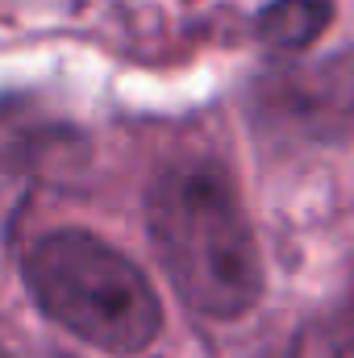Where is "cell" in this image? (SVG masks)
Segmentation results:
<instances>
[{"instance_id": "6da1fadb", "label": "cell", "mask_w": 354, "mask_h": 358, "mask_svg": "<svg viewBox=\"0 0 354 358\" xmlns=\"http://www.w3.org/2000/svg\"><path fill=\"white\" fill-rule=\"evenodd\" d=\"M146 234L176 296L208 321H238L263 296L255 229L225 171L176 163L146 196Z\"/></svg>"}, {"instance_id": "7a4b0ae2", "label": "cell", "mask_w": 354, "mask_h": 358, "mask_svg": "<svg viewBox=\"0 0 354 358\" xmlns=\"http://www.w3.org/2000/svg\"><path fill=\"white\" fill-rule=\"evenodd\" d=\"M21 271L34 304L100 355L134 358L163 329L159 296L146 275L88 229L42 234L25 250Z\"/></svg>"}, {"instance_id": "3957f363", "label": "cell", "mask_w": 354, "mask_h": 358, "mask_svg": "<svg viewBox=\"0 0 354 358\" xmlns=\"http://www.w3.org/2000/svg\"><path fill=\"white\" fill-rule=\"evenodd\" d=\"M330 0H271L259 13V38L279 50H304L330 25Z\"/></svg>"}, {"instance_id": "277c9868", "label": "cell", "mask_w": 354, "mask_h": 358, "mask_svg": "<svg viewBox=\"0 0 354 358\" xmlns=\"http://www.w3.org/2000/svg\"><path fill=\"white\" fill-rule=\"evenodd\" d=\"M0 358H13V355H4V350H0Z\"/></svg>"}]
</instances>
